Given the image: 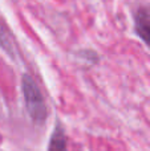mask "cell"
<instances>
[{
  "label": "cell",
  "instance_id": "cell-4",
  "mask_svg": "<svg viewBox=\"0 0 150 151\" xmlns=\"http://www.w3.org/2000/svg\"><path fill=\"white\" fill-rule=\"evenodd\" d=\"M0 47L11 56L13 57V42H12V37H11L8 29L5 28V25L0 21Z\"/></svg>",
  "mask_w": 150,
  "mask_h": 151
},
{
  "label": "cell",
  "instance_id": "cell-3",
  "mask_svg": "<svg viewBox=\"0 0 150 151\" xmlns=\"http://www.w3.org/2000/svg\"><path fill=\"white\" fill-rule=\"evenodd\" d=\"M48 151H66V139L64 135L61 127H56L53 130V134L50 137V142H49V147Z\"/></svg>",
  "mask_w": 150,
  "mask_h": 151
},
{
  "label": "cell",
  "instance_id": "cell-2",
  "mask_svg": "<svg viewBox=\"0 0 150 151\" xmlns=\"http://www.w3.org/2000/svg\"><path fill=\"white\" fill-rule=\"evenodd\" d=\"M134 25L137 35L150 48V5L137 9L134 16Z\"/></svg>",
  "mask_w": 150,
  "mask_h": 151
},
{
  "label": "cell",
  "instance_id": "cell-1",
  "mask_svg": "<svg viewBox=\"0 0 150 151\" xmlns=\"http://www.w3.org/2000/svg\"><path fill=\"white\" fill-rule=\"evenodd\" d=\"M21 90H23L24 102L29 117L33 122L43 123L47 118V107L37 83L28 74H24L21 78Z\"/></svg>",
  "mask_w": 150,
  "mask_h": 151
}]
</instances>
